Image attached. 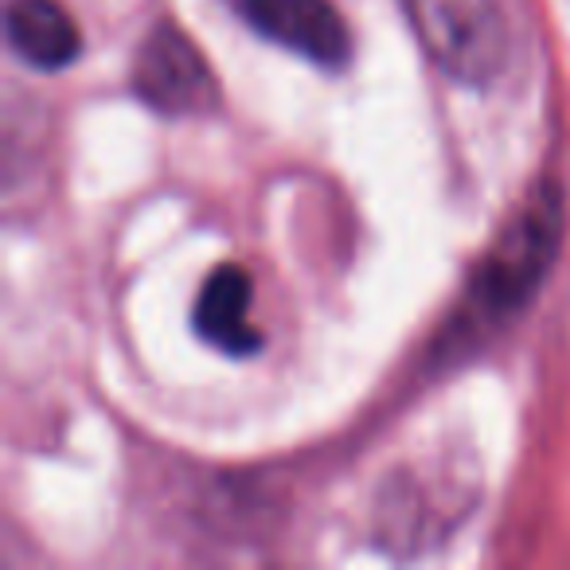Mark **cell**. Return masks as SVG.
<instances>
[{
	"instance_id": "obj_2",
	"label": "cell",
	"mask_w": 570,
	"mask_h": 570,
	"mask_svg": "<svg viewBox=\"0 0 570 570\" xmlns=\"http://www.w3.org/2000/svg\"><path fill=\"white\" fill-rule=\"evenodd\" d=\"M426 56L465 87H489L504 67V17L497 0H403Z\"/></svg>"
},
{
	"instance_id": "obj_1",
	"label": "cell",
	"mask_w": 570,
	"mask_h": 570,
	"mask_svg": "<svg viewBox=\"0 0 570 570\" xmlns=\"http://www.w3.org/2000/svg\"><path fill=\"white\" fill-rule=\"evenodd\" d=\"M559 238H562V196L551 184H539L528 204H523V212L508 223L500 243L492 246L481 274H476L473 289H476V302L484 305V313L504 317V313L520 309L535 294V285L543 282L547 269H551Z\"/></svg>"
},
{
	"instance_id": "obj_3",
	"label": "cell",
	"mask_w": 570,
	"mask_h": 570,
	"mask_svg": "<svg viewBox=\"0 0 570 570\" xmlns=\"http://www.w3.org/2000/svg\"><path fill=\"white\" fill-rule=\"evenodd\" d=\"M134 95L165 118H199L219 106V82L191 36L157 24L134 56Z\"/></svg>"
},
{
	"instance_id": "obj_5",
	"label": "cell",
	"mask_w": 570,
	"mask_h": 570,
	"mask_svg": "<svg viewBox=\"0 0 570 570\" xmlns=\"http://www.w3.org/2000/svg\"><path fill=\"white\" fill-rule=\"evenodd\" d=\"M250 305H254V285L243 266L227 262L207 274L204 289L191 309V325H196L199 341L219 348L223 356H254L262 348V333L250 325Z\"/></svg>"
},
{
	"instance_id": "obj_6",
	"label": "cell",
	"mask_w": 570,
	"mask_h": 570,
	"mask_svg": "<svg viewBox=\"0 0 570 570\" xmlns=\"http://www.w3.org/2000/svg\"><path fill=\"white\" fill-rule=\"evenodd\" d=\"M4 32L36 71H63L82 56V28L59 0H9Z\"/></svg>"
},
{
	"instance_id": "obj_4",
	"label": "cell",
	"mask_w": 570,
	"mask_h": 570,
	"mask_svg": "<svg viewBox=\"0 0 570 570\" xmlns=\"http://www.w3.org/2000/svg\"><path fill=\"white\" fill-rule=\"evenodd\" d=\"M235 12L277 48L294 51L325 71H344L352 59V36L333 0H230Z\"/></svg>"
}]
</instances>
